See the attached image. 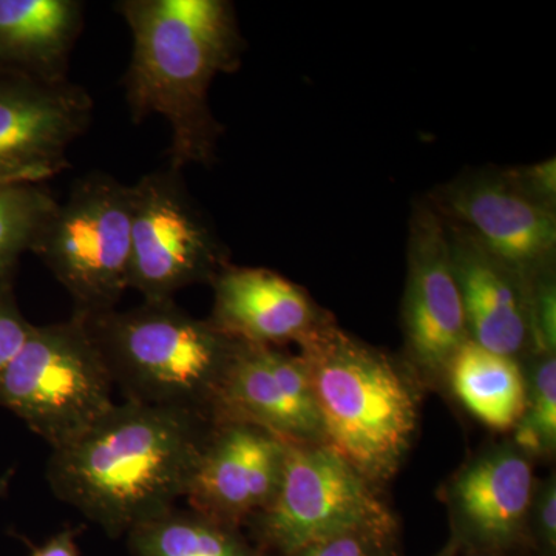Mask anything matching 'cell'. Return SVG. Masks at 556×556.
<instances>
[{
    "mask_svg": "<svg viewBox=\"0 0 556 556\" xmlns=\"http://www.w3.org/2000/svg\"><path fill=\"white\" fill-rule=\"evenodd\" d=\"M212 426L189 409L124 401L51 450L47 481L110 538L126 536L185 500Z\"/></svg>",
    "mask_w": 556,
    "mask_h": 556,
    "instance_id": "1",
    "label": "cell"
},
{
    "mask_svg": "<svg viewBox=\"0 0 556 556\" xmlns=\"http://www.w3.org/2000/svg\"><path fill=\"white\" fill-rule=\"evenodd\" d=\"M130 27L127 104L134 121L160 115L170 127V167L208 164L219 135L208 108L212 80L239 65L241 39L223 0H124Z\"/></svg>",
    "mask_w": 556,
    "mask_h": 556,
    "instance_id": "2",
    "label": "cell"
},
{
    "mask_svg": "<svg viewBox=\"0 0 556 556\" xmlns=\"http://www.w3.org/2000/svg\"><path fill=\"white\" fill-rule=\"evenodd\" d=\"M299 350L325 445L386 490L415 445L426 388L404 358L353 338L331 316Z\"/></svg>",
    "mask_w": 556,
    "mask_h": 556,
    "instance_id": "3",
    "label": "cell"
},
{
    "mask_svg": "<svg viewBox=\"0 0 556 556\" xmlns=\"http://www.w3.org/2000/svg\"><path fill=\"white\" fill-rule=\"evenodd\" d=\"M79 314V313H78ZM113 387L126 401L211 417L233 340L179 308L144 300L129 311L80 314Z\"/></svg>",
    "mask_w": 556,
    "mask_h": 556,
    "instance_id": "4",
    "label": "cell"
},
{
    "mask_svg": "<svg viewBox=\"0 0 556 556\" xmlns=\"http://www.w3.org/2000/svg\"><path fill=\"white\" fill-rule=\"evenodd\" d=\"M113 388L86 320L73 313L68 320L33 329L0 375V407L54 450L80 437L115 405Z\"/></svg>",
    "mask_w": 556,
    "mask_h": 556,
    "instance_id": "5",
    "label": "cell"
},
{
    "mask_svg": "<svg viewBox=\"0 0 556 556\" xmlns=\"http://www.w3.org/2000/svg\"><path fill=\"white\" fill-rule=\"evenodd\" d=\"M244 529L263 556H287L357 530L401 532L383 489L325 444H288L283 477L269 506Z\"/></svg>",
    "mask_w": 556,
    "mask_h": 556,
    "instance_id": "6",
    "label": "cell"
},
{
    "mask_svg": "<svg viewBox=\"0 0 556 556\" xmlns=\"http://www.w3.org/2000/svg\"><path fill=\"white\" fill-rule=\"evenodd\" d=\"M38 255L75 303V313L115 309L129 289L131 188L105 174L80 178L40 233Z\"/></svg>",
    "mask_w": 556,
    "mask_h": 556,
    "instance_id": "7",
    "label": "cell"
},
{
    "mask_svg": "<svg viewBox=\"0 0 556 556\" xmlns=\"http://www.w3.org/2000/svg\"><path fill=\"white\" fill-rule=\"evenodd\" d=\"M130 188L129 289L149 302L175 300L185 288L211 283L229 265L179 170L152 172Z\"/></svg>",
    "mask_w": 556,
    "mask_h": 556,
    "instance_id": "8",
    "label": "cell"
},
{
    "mask_svg": "<svg viewBox=\"0 0 556 556\" xmlns=\"http://www.w3.org/2000/svg\"><path fill=\"white\" fill-rule=\"evenodd\" d=\"M407 260L401 357L427 393H445L450 364L470 336L453 270L447 228L433 204H417L413 212Z\"/></svg>",
    "mask_w": 556,
    "mask_h": 556,
    "instance_id": "9",
    "label": "cell"
},
{
    "mask_svg": "<svg viewBox=\"0 0 556 556\" xmlns=\"http://www.w3.org/2000/svg\"><path fill=\"white\" fill-rule=\"evenodd\" d=\"M433 207L527 280L554 269L555 206L529 192L514 169L468 172L441 189Z\"/></svg>",
    "mask_w": 556,
    "mask_h": 556,
    "instance_id": "10",
    "label": "cell"
},
{
    "mask_svg": "<svg viewBox=\"0 0 556 556\" xmlns=\"http://www.w3.org/2000/svg\"><path fill=\"white\" fill-rule=\"evenodd\" d=\"M91 115L93 100L78 84L0 68V185H43L67 170Z\"/></svg>",
    "mask_w": 556,
    "mask_h": 556,
    "instance_id": "11",
    "label": "cell"
},
{
    "mask_svg": "<svg viewBox=\"0 0 556 556\" xmlns=\"http://www.w3.org/2000/svg\"><path fill=\"white\" fill-rule=\"evenodd\" d=\"M535 460L510 439L468 457L441 490L450 538L464 551L527 556Z\"/></svg>",
    "mask_w": 556,
    "mask_h": 556,
    "instance_id": "12",
    "label": "cell"
},
{
    "mask_svg": "<svg viewBox=\"0 0 556 556\" xmlns=\"http://www.w3.org/2000/svg\"><path fill=\"white\" fill-rule=\"evenodd\" d=\"M212 419L252 424L291 445L325 444L305 365L280 346L233 340Z\"/></svg>",
    "mask_w": 556,
    "mask_h": 556,
    "instance_id": "13",
    "label": "cell"
},
{
    "mask_svg": "<svg viewBox=\"0 0 556 556\" xmlns=\"http://www.w3.org/2000/svg\"><path fill=\"white\" fill-rule=\"evenodd\" d=\"M287 453V442L265 428L214 420L185 496L189 508L244 530L276 495Z\"/></svg>",
    "mask_w": 556,
    "mask_h": 556,
    "instance_id": "14",
    "label": "cell"
},
{
    "mask_svg": "<svg viewBox=\"0 0 556 556\" xmlns=\"http://www.w3.org/2000/svg\"><path fill=\"white\" fill-rule=\"evenodd\" d=\"M444 223L471 342L522 364L535 354L532 280L486 251L466 229Z\"/></svg>",
    "mask_w": 556,
    "mask_h": 556,
    "instance_id": "15",
    "label": "cell"
},
{
    "mask_svg": "<svg viewBox=\"0 0 556 556\" xmlns=\"http://www.w3.org/2000/svg\"><path fill=\"white\" fill-rule=\"evenodd\" d=\"M211 285L208 324L237 342L299 345L329 317L305 289L274 270L228 265Z\"/></svg>",
    "mask_w": 556,
    "mask_h": 556,
    "instance_id": "16",
    "label": "cell"
},
{
    "mask_svg": "<svg viewBox=\"0 0 556 556\" xmlns=\"http://www.w3.org/2000/svg\"><path fill=\"white\" fill-rule=\"evenodd\" d=\"M83 25L78 0H0V68L49 83L67 80Z\"/></svg>",
    "mask_w": 556,
    "mask_h": 556,
    "instance_id": "17",
    "label": "cell"
},
{
    "mask_svg": "<svg viewBox=\"0 0 556 556\" xmlns=\"http://www.w3.org/2000/svg\"><path fill=\"white\" fill-rule=\"evenodd\" d=\"M445 393L482 426L508 434L526 413L525 369L515 358L492 353L468 340L450 364Z\"/></svg>",
    "mask_w": 556,
    "mask_h": 556,
    "instance_id": "18",
    "label": "cell"
},
{
    "mask_svg": "<svg viewBox=\"0 0 556 556\" xmlns=\"http://www.w3.org/2000/svg\"><path fill=\"white\" fill-rule=\"evenodd\" d=\"M126 538L131 556H263L243 529L189 507L142 522Z\"/></svg>",
    "mask_w": 556,
    "mask_h": 556,
    "instance_id": "19",
    "label": "cell"
},
{
    "mask_svg": "<svg viewBox=\"0 0 556 556\" xmlns=\"http://www.w3.org/2000/svg\"><path fill=\"white\" fill-rule=\"evenodd\" d=\"M56 206L43 185H0V281H13L22 254L35 251Z\"/></svg>",
    "mask_w": 556,
    "mask_h": 556,
    "instance_id": "20",
    "label": "cell"
},
{
    "mask_svg": "<svg viewBox=\"0 0 556 556\" xmlns=\"http://www.w3.org/2000/svg\"><path fill=\"white\" fill-rule=\"evenodd\" d=\"M527 383V407L521 422L533 428L548 456L556 452V353H538L521 364Z\"/></svg>",
    "mask_w": 556,
    "mask_h": 556,
    "instance_id": "21",
    "label": "cell"
},
{
    "mask_svg": "<svg viewBox=\"0 0 556 556\" xmlns=\"http://www.w3.org/2000/svg\"><path fill=\"white\" fill-rule=\"evenodd\" d=\"M399 535L401 532L357 530L325 538L287 556H402Z\"/></svg>",
    "mask_w": 556,
    "mask_h": 556,
    "instance_id": "22",
    "label": "cell"
},
{
    "mask_svg": "<svg viewBox=\"0 0 556 556\" xmlns=\"http://www.w3.org/2000/svg\"><path fill=\"white\" fill-rule=\"evenodd\" d=\"M527 555L556 556V477L538 479L529 518Z\"/></svg>",
    "mask_w": 556,
    "mask_h": 556,
    "instance_id": "23",
    "label": "cell"
},
{
    "mask_svg": "<svg viewBox=\"0 0 556 556\" xmlns=\"http://www.w3.org/2000/svg\"><path fill=\"white\" fill-rule=\"evenodd\" d=\"M532 332L535 354L556 353V288L554 269L532 278Z\"/></svg>",
    "mask_w": 556,
    "mask_h": 556,
    "instance_id": "24",
    "label": "cell"
},
{
    "mask_svg": "<svg viewBox=\"0 0 556 556\" xmlns=\"http://www.w3.org/2000/svg\"><path fill=\"white\" fill-rule=\"evenodd\" d=\"M31 325L17 306L13 281H0V375L30 338Z\"/></svg>",
    "mask_w": 556,
    "mask_h": 556,
    "instance_id": "25",
    "label": "cell"
},
{
    "mask_svg": "<svg viewBox=\"0 0 556 556\" xmlns=\"http://www.w3.org/2000/svg\"><path fill=\"white\" fill-rule=\"evenodd\" d=\"M519 181L544 203L555 206L556 199V169L555 160H547L535 166L514 169Z\"/></svg>",
    "mask_w": 556,
    "mask_h": 556,
    "instance_id": "26",
    "label": "cell"
},
{
    "mask_svg": "<svg viewBox=\"0 0 556 556\" xmlns=\"http://www.w3.org/2000/svg\"><path fill=\"white\" fill-rule=\"evenodd\" d=\"M80 533H83V527L65 526L39 546L27 541L31 548L30 556H83L78 546Z\"/></svg>",
    "mask_w": 556,
    "mask_h": 556,
    "instance_id": "27",
    "label": "cell"
},
{
    "mask_svg": "<svg viewBox=\"0 0 556 556\" xmlns=\"http://www.w3.org/2000/svg\"><path fill=\"white\" fill-rule=\"evenodd\" d=\"M457 547L459 546H457L456 541L448 538L447 544H445V546L442 547L434 556H452L457 551Z\"/></svg>",
    "mask_w": 556,
    "mask_h": 556,
    "instance_id": "28",
    "label": "cell"
},
{
    "mask_svg": "<svg viewBox=\"0 0 556 556\" xmlns=\"http://www.w3.org/2000/svg\"><path fill=\"white\" fill-rule=\"evenodd\" d=\"M452 556H495V555L482 554V552L464 551V548L457 547V551Z\"/></svg>",
    "mask_w": 556,
    "mask_h": 556,
    "instance_id": "29",
    "label": "cell"
},
{
    "mask_svg": "<svg viewBox=\"0 0 556 556\" xmlns=\"http://www.w3.org/2000/svg\"><path fill=\"white\" fill-rule=\"evenodd\" d=\"M7 486H9V477H5L0 481V495H3V492H5Z\"/></svg>",
    "mask_w": 556,
    "mask_h": 556,
    "instance_id": "30",
    "label": "cell"
}]
</instances>
